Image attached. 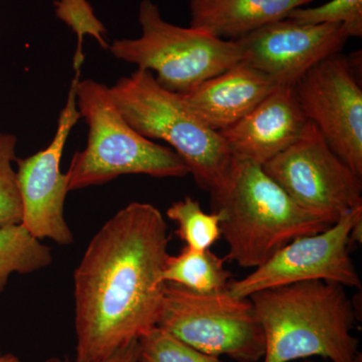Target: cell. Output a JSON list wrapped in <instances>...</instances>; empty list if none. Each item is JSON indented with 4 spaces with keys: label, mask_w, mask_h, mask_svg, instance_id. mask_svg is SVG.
I'll return each instance as SVG.
<instances>
[{
    "label": "cell",
    "mask_w": 362,
    "mask_h": 362,
    "mask_svg": "<svg viewBox=\"0 0 362 362\" xmlns=\"http://www.w3.org/2000/svg\"><path fill=\"white\" fill-rule=\"evenodd\" d=\"M18 138L9 133L0 132V228L18 225L23 218V206L16 163Z\"/></svg>",
    "instance_id": "cell-19"
},
{
    "label": "cell",
    "mask_w": 362,
    "mask_h": 362,
    "mask_svg": "<svg viewBox=\"0 0 362 362\" xmlns=\"http://www.w3.org/2000/svg\"><path fill=\"white\" fill-rule=\"evenodd\" d=\"M226 258L211 251H194L185 246L175 256H169L164 266V283L180 286L197 294L228 291L232 273L225 268Z\"/></svg>",
    "instance_id": "cell-16"
},
{
    "label": "cell",
    "mask_w": 362,
    "mask_h": 362,
    "mask_svg": "<svg viewBox=\"0 0 362 362\" xmlns=\"http://www.w3.org/2000/svg\"><path fill=\"white\" fill-rule=\"evenodd\" d=\"M349 35L340 25H304L285 18L235 40L242 62L279 84H292L323 59L340 54Z\"/></svg>",
    "instance_id": "cell-12"
},
{
    "label": "cell",
    "mask_w": 362,
    "mask_h": 362,
    "mask_svg": "<svg viewBox=\"0 0 362 362\" xmlns=\"http://www.w3.org/2000/svg\"><path fill=\"white\" fill-rule=\"evenodd\" d=\"M349 59H323L295 83L298 103L330 148L362 178V89Z\"/></svg>",
    "instance_id": "cell-10"
},
{
    "label": "cell",
    "mask_w": 362,
    "mask_h": 362,
    "mask_svg": "<svg viewBox=\"0 0 362 362\" xmlns=\"http://www.w3.org/2000/svg\"><path fill=\"white\" fill-rule=\"evenodd\" d=\"M56 13L59 20L70 26L77 35V49L74 56V71L81 70L84 64L83 42L85 35H92L103 49H109L105 40L106 28L96 16L87 0H59L56 2Z\"/></svg>",
    "instance_id": "cell-22"
},
{
    "label": "cell",
    "mask_w": 362,
    "mask_h": 362,
    "mask_svg": "<svg viewBox=\"0 0 362 362\" xmlns=\"http://www.w3.org/2000/svg\"><path fill=\"white\" fill-rule=\"evenodd\" d=\"M221 216L226 259L258 268L292 240L327 230L332 223L302 209L262 165L233 158L223 181L209 192Z\"/></svg>",
    "instance_id": "cell-3"
},
{
    "label": "cell",
    "mask_w": 362,
    "mask_h": 362,
    "mask_svg": "<svg viewBox=\"0 0 362 362\" xmlns=\"http://www.w3.org/2000/svg\"><path fill=\"white\" fill-rule=\"evenodd\" d=\"M361 223L362 206H358L324 232L292 240L247 277L230 281L228 292L247 299L262 290L312 280L361 289V277L350 257L352 232Z\"/></svg>",
    "instance_id": "cell-9"
},
{
    "label": "cell",
    "mask_w": 362,
    "mask_h": 362,
    "mask_svg": "<svg viewBox=\"0 0 362 362\" xmlns=\"http://www.w3.org/2000/svg\"><path fill=\"white\" fill-rule=\"evenodd\" d=\"M344 286L304 281L254 293L247 299L265 337L261 362H293L320 356L358 362L352 335L356 311Z\"/></svg>",
    "instance_id": "cell-2"
},
{
    "label": "cell",
    "mask_w": 362,
    "mask_h": 362,
    "mask_svg": "<svg viewBox=\"0 0 362 362\" xmlns=\"http://www.w3.org/2000/svg\"><path fill=\"white\" fill-rule=\"evenodd\" d=\"M166 214L169 220L175 221L176 235L189 249L206 251L221 238V216L204 211L199 202L192 197L173 202Z\"/></svg>",
    "instance_id": "cell-18"
},
{
    "label": "cell",
    "mask_w": 362,
    "mask_h": 362,
    "mask_svg": "<svg viewBox=\"0 0 362 362\" xmlns=\"http://www.w3.org/2000/svg\"><path fill=\"white\" fill-rule=\"evenodd\" d=\"M287 18L304 25H340L349 37H361L362 0H330L316 7H299Z\"/></svg>",
    "instance_id": "cell-20"
},
{
    "label": "cell",
    "mask_w": 362,
    "mask_h": 362,
    "mask_svg": "<svg viewBox=\"0 0 362 362\" xmlns=\"http://www.w3.org/2000/svg\"><path fill=\"white\" fill-rule=\"evenodd\" d=\"M157 327L194 349L239 362H258L265 337L251 301L230 294H197L165 283Z\"/></svg>",
    "instance_id": "cell-7"
},
{
    "label": "cell",
    "mask_w": 362,
    "mask_h": 362,
    "mask_svg": "<svg viewBox=\"0 0 362 362\" xmlns=\"http://www.w3.org/2000/svg\"><path fill=\"white\" fill-rule=\"evenodd\" d=\"M0 362H23L18 356L8 352H4L0 347Z\"/></svg>",
    "instance_id": "cell-24"
},
{
    "label": "cell",
    "mask_w": 362,
    "mask_h": 362,
    "mask_svg": "<svg viewBox=\"0 0 362 362\" xmlns=\"http://www.w3.org/2000/svg\"><path fill=\"white\" fill-rule=\"evenodd\" d=\"M110 92L126 121L144 137L170 145L199 187L211 192L220 185L233 157L220 132L209 127L181 95L164 89L151 71L138 68Z\"/></svg>",
    "instance_id": "cell-5"
},
{
    "label": "cell",
    "mask_w": 362,
    "mask_h": 362,
    "mask_svg": "<svg viewBox=\"0 0 362 362\" xmlns=\"http://www.w3.org/2000/svg\"><path fill=\"white\" fill-rule=\"evenodd\" d=\"M301 362H310V361H301Z\"/></svg>",
    "instance_id": "cell-25"
},
{
    "label": "cell",
    "mask_w": 362,
    "mask_h": 362,
    "mask_svg": "<svg viewBox=\"0 0 362 362\" xmlns=\"http://www.w3.org/2000/svg\"><path fill=\"white\" fill-rule=\"evenodd\" d=\"M308 122L294 85L282 84L220 134L233 158L263 165L297 141Z\"/></svg>",
    "instance_id": "cell-13"
},
{
    "label": "cell",
    "mask_w": 362,
    "mask_h": 362,
    "mask_svg": "<svg viewBox=\"0 0 362 362\" xmlns=\"http://www.w3.org/2000/svg\"><path fill=\"white\" fill-rule=\"evenodd\" d=\"M157 207L131 202L106 221L74 272L75 359L95 361L157 327L169 256Z\"/></svg>",
    "instance_id": "cell-1"
},
{
    "label": "cell",
    "mask_w": 362,
    "mask_h": 362,
    "mask_svg": "<svg viewBox=\"0 0 362 362\" xmlns=\"http://www.w3.org/2000/svg\"><path fill=\"white\" fill-rule=\"evenodd\" d=\"M262 168L298 206L332 225L362 206V178L334 153L311 122L297 141Z\"/></svg>",
    "instance_id": "cell-8"
},
{
    "label": "cell",
    "mask_w": 362,
    "mask_h": 362,
    "mask_svg": "<svg viewBox=\"0 0 362 362\" xmlns=\"http://www.w3.org/2000/svg\"><path fill=\"white\" fill-rule=\"evenodd\" d=\"M278 86L270 76L240 62L181 96L209 127L220 132L239 122Z\"/></svg>",
    "instance_id": "cell-14"
},
{
    "label": "cell",
    "mask_w": 362,
    "mask_h": 362,
    "mask_svg": "<svg viewBox=\"0 0 362 362\" xmlns=\"http://www.w3.org/2000/svg\"><path fill=\"white\" fill-rule=\"evenodd\" d=\"M137 39L116 40L110 45L116 59L151 71L164 89L185 95L204 81L242 62L235 40H221L194 28H182L161 16L157 4L143 0Z\"/></svg>",
    "instance_id": "cell-6"
},
{
    "label": "cell",
    "mask_w": 362,
    "mask_h": 362,
    "mask_svg": "<svg viewBox=\"0 0 362 362\" xmlns=\"http://www.w3.org/2000/svg\"><path fill=\"white\" fill-rule=\"evenodd\" d=\"M138 354H139V340L117 350L110 356L95 359V361H81L69 358V357H64V358L52 357L45 362H138Z\"/></svg>",
    "instance_id": "cell-23"
},
{
    "label": "cell",
    "mask_w": 362,
    "mask_h": 362,
    "mask_svg": "<svg viewBox=\"0 0 362 362\" xmlns=\"http://www.w3.org/2000/svg\"><path fill=\"white\" fill-rule=\"evenodd\" d=\"M81 70L75 71L68 99L59 116L56 133L49 144L32 156L16 159L23 218L21 225L40 240L49 239L62 246L73 244L74 235L65 218L69 177L61 162L66 140L80 120L77 85Z\"/></svg>",
    "instance_id": "cell-11"
},
{
    "label": "cell",
    "mask_w": 362,
    "mask_h": 362,
    "mask_svg": "<svg viewBox=\"0 0 362 362\" xmlns=\"http://www.w3.org/2000/svg\"><path fill=\"white\" fill-rule=\"evenodd\" d=\"M138 362H223L156 327L139 339Z\"/></svg>",
    "instance_id": "cell-21"
},
{
    "label": "cell",
    "mask_w": 362,
    "mask_h": 362,
    "mask_svg": "<svg viewBox=\"0 0 362 362\" xmlns=\"http://www.w3.org/2000/svg\"><path fill=\"white\" fill-rule=\"evenodd\" d=\"M52 263V250L21 223L0 228V294L13 274L28 275Z\"/></svg>",
    "instance_id": "cell-17"
},
{
    "label": "cell",
    "mask_w": 362,
    "mask_h": 362,
    "mask_svg": "<svg viewBox=\"0 0 362 362\" xmlns=\"http://www.w3.org/2000/svg\"><path fill=\"white\" fill-rule=\"evenodd\" d=\"M313 0H188L190 28L221 40H237Z\"/></svg>",
    "instance_id": "cell-15"
},
{
    "label": "cell",
    "mask_w": 362,
    "mask_h": 362,
    "mask_svg": "<svg viewBox=\"0 0 362 362\" xmlns=\"http://www.w3.org/2000/svg\"><path fill=\"white\" fill-rule=\"evenodd\" d=\"M78 113L89 128L87 146L76 152L69 168V190L102 185L126 175L182 178L187 164L170 147L137 132L124 118L110 88L86 78L77 85Z\"/></svg>",
    "instance_id": "cell-4"
}]
</instances>
